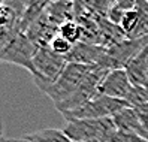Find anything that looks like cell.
<instances>
[{
	"label": "cell",
	"instance_id": "1",
	"mask_svg": "<svg viewBox=\"0 0 148 142\" xmlns=\"http://www.w3.org/2000/svg\"><path fill=\"white\" fill-rule=\"evenodd\" d=\"M63 132L73 142H112L114 136L118 133L112 117L99 120H78L67 123Z\"/></svg>",
	"mask_w": 148,
	"mask_h": 142
},
{
	"label": "cell",
	"instance_id": "2",
	"mask_svg": "<svg viewBox=\"0 0 148 142\" xmlns=\"http://www.w3.org/2000/svg\"><path fill=\"white\" fill-rule=\"evenodd\" d=\"M94 66H85V64H76V63H67L66 69L63 73L60 75L57 81L47 87L42 93H45L51 100H53L54 106H58L60 103L66 102L71 97L79 85L85 81V78L90 75Z\"/></svg>",
	"mask_w": 148,
	"mask_h": 142
},
{
	"label": "cell",
	"instance_id": "3",
	"mask_svg": "<svg viewBox=\"0 0 148 142\" xmlns=\"http://www.w3.org/2000/svg\"><path fill=\"white\" fill-rule=\"evenodd\" d=\"M67 66V60L63 56H58L49 47L48 48H39L38 54L33 58V81L38 85L40 91H43L47 87L53 85L63 70Z\"/></svg>",
	"mask_w": 148,
	"mask_h": 142
},
{
	"label": "cell",
	"instance_id": "4",
	"mask_svg": "<svg viewBox=\"0 0 148 142\" xmlns=\"http://www.w3.org/2000/svg\"><path fill=\"white\" fill-rule=\"evenodd\" d=\"M129 106L130 103L127 100L112 99V97L108 96L97 94L81 108L75 111L63 112L62 115L64 117V120H67V123L78 121V120H99V118L114 117L117 112H120L124 108H129Z\"/></svg>",
	"mask_w": 148,
	"mask_h": 142
},
{
	"label": "cell",
	"instance_id": "5",
	"mask_svg": "<svg viewBox=\"0 0 148 142\" xmlns=\"http://www.w3.org/2000/svg\"><path fill=\"white\" fill-rule=\"evenodd\" d=\"M38 51H39V47L34 45L27 34L18 33L0 51V58L5 63H12L20 67H24L25 70H29L33 75V72H34L33 58L38 54Z\"/></svg>",
	"mask_w": 148,
	"mask_h": 142
},
{
	"label": "cell",
	"instance_id": "6",
	"mask_svg": "<svg viewBox=\"0 0 148 142\" xmlns=\"http://www.w3.org/2000/svg\"><path fill=\"white\" fill-rule=\"evenodd\" d=\"M147 45H148V36L138 38V39H126L121 43H118V45L112 47L106 51V54L102 58L99 67H103L106 70L126 69V66Z\"/></svg>",
	"mask_w": 148,
	"mask_h": 142
},
{
	"label": "cell",
	"instance_id": "7",
	"mask_svg": "<svg viewBox=\"0 0 148 142\" xmlns=\"http://www.w3.org/2000/svg\"><path fill=\"white\" fill-rule=\"evenodd\" d=\"M133 90V84L130 82V78L126 69H114L109 70L99 88V94L112 97V99L127 100L129 94Z\"/></svg>",
	"mask_w": 148,
	"mask_h": 142
},
{
	"label": "cell",
	"instance_id": "8",
	"mask_svg": "<svg viewBox=\"0 0 148 142\" xmlns=\"http://www.w3.org/2000/svg\"><path fill=\"white\" fill-rule=\"evenodd\" d=\"M106 48L100 45H91L85 42H78L73 45L72 51L66 56L67 63L85 64V66H99L102 58L106 54Z\"/></svg>",
	"mask_w": 148,
	"mask_h": 142
},
{
	"label": "cell",
	"instance_id": "9",
	"mask_svg": "<svg viewBox=\"0 0 148 142\" xmlns=\"http://www.w3.org/2000/svg\"><path fill=\"white\" fill-rule=\"evenodd\" d=\"M60 27L49 20V16L47 12H43L40 15V18L33 23V25L27 30V36L32 39V42L39 48H48L51 45V42L54 40V38L58 34Z\"/></svg>",
	"mask_w": 148,
	"mask_h": 142
},
{
	"label": "cell",
	"instance_id": "10",
	"mask_svg": "<svg viewBox=\"0 0 148 142\" xmlns=\"http://www.w3.org/2000/svg\"><path fill=\"white\" fill-rule=\"evenodd\" d=\"M112 120H114L118 132L135 133V135H139V136L148 139V130L142 126L141 120L138 117V112L133 106L121 109L120 112H117L114 117H112Z\"/></svg>",
	"mask_w": 148,
	"mask_h": 142
},
{
	"label": "cell",
	"instance_id": "11",
	"mask_svg": "<svg viewBox=\"0 0 148 142\" xmlns=\"http://www.w3.org/2000/svg\"><path fill=\"white\" fill-rule=\"evenodd\" d=\"M126 72L133 87L148 88V45L126 66Z\"/></svg>",
	"mask_w": 148,
	"mask_h": 142
},
{
	"label": "cell",
	"instance_id": "12",
	"mask_svg": "<svg viewBox=\"0 0 148 142\" xmlns=\"http://www.w3.org/2000/svg\"><path fill=\"white\" fill-rule=\"evenodd\" d=\"M47 15L58 27L75 18V3L72 2H51L47 8Z\"/></svg>",
	"mask_w": 148,
	"mask_h": 142
},
{
	"label": "cell",
	"instance_id": "13",
	"mask_svg": "<svg viewBox=\"0 0 148 142\" xmlns=\"http://www.w3.org/2000/svg\"><path fill=\"white\" fill-rule=\"evenodd\" d=\"M30 142H73L63 130L60 129H42L25 135Z\"/></svg>",
	"mask_w": 148,
	"mask_h": 142
},
{
	"label": "cell",
	"instance_id": "14",
	"mask_svg": "<svg viewBox=\"0 0 148 142\" xmlns=\"http://www.w3.org/2000/svg\"><path fill=\"white\" fill-rule=\"evenodd\" d=\"M135 9L139 15V24H138V29H136L135 34L132 36V39L148 36V2L139 0V2H136Z\"/></svg>",
	"mask_w": 148,
	"mask_h": 142
},
{
	"label": "cell",
	"instance_id": "15",
	"mask_svg": "<svg viewBox=\"0 0 148 142\" xmlns=\"http://www.w3.org/2000/svg\"><path fill=\"white\" fill-rule=\"evenodd\" d=\"M58 34L63 36L64 39H67L71 43H73V45H76L78 42H81V27L78 25V23L75 20L67 21L63 25H60Z\"/></svg>",
	"mask_w": 148,
	"mask_h": 142
},
{
	"label": "cell",
	"instance_id": "16",
	"mask_svg": "<svg viewBox=\"0 0 148 142\" xmlns=\"http://www.w3.org/2000/svg\"><path fill=\"white\" fill-rule=\"evenodd\" d=\"M138 24H139V15H138L136 9H132V11H129L124 15V18H123V21H121L120 27L123 29V32L127 34L129 39H132V36L135 34V32L138 29Z\"/></svg>",
	"mask_w": 148,
	"mask_h": 142
},
{
	"label": "cell",
	"instance_id": "17",
	"mask_svg": "<svg viewBox=\"0 0 148 142\" xmlns=\"http://www.w3.org/2000/svg\"><path fill=\"white\" fill-rule=\"evenodd\" d=\"M49 48L53 49L54 52H57L58 56H63V57H66V56L69 54V52L72 51V48H73V43H71L67 39H64L63 36H60V34H57V36L54 38V40L51 42Z\"/></svg>",
	"mask_w": 148,
	"mask_h": 142
},
{
	"label": "cell",
	"instance_id": "18",
	"mask_svg": "<svg viewBox=\"0 0 148 142\" xmlns=\"http://www.w3.org/2000/svg\"><path fill=\"white\" fill-rule=\"evenodd\" d=\"M112 142H148V139L135 135V133H126V132H118L114 136Z\"/></svg>",
	"mask_w": 148,
	"mask_h": 142
},
{
	"label": "cell",
	"instance_id": "19",
	"mask_svg": "<svg viewBox=\"0 0 148 142\" xmlns=\"http://www.w3.org/2000/svg\"><path fill=\"white\" fill-rule=\"evenodd\" d=\"M2 142H30L25 136L23 138H11V139H6V138H2Z\"/></svg>",
	"mask_w": 148,
	"mask_h": 142
},
{
	"label": "cell",
	"instance_id": "20",
	"mask_svg": "<svg viewBox=\"0 0 148 142\" xmlns=\"http://www.w3.org/2000/svg\"><path fill=\"white\" fill-rule=\"evenodd\" d=\"M91 142H99V141H91Z\"/></svg>",
	"mask_w": 148,
	"mask_h": 142
}]
</instances>
